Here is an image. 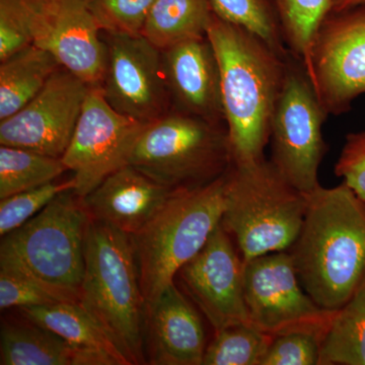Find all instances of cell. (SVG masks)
<instances>
[{
	"mask_svg": "<svg viewBox=\"0 0 365 365\" xmlns=\"http://www.w3.org/2000/svg\"><path fill=\"white\" fill-rule=\"evenodd\" d=\"M220 71L225 121L234 163L265 158L288 59L245 29L213 14L207 32Z\"/></svg>",
	"mask_w": 365,
	"mask_h": 365,
	"instance_id": "1",
	"label": "cell"
},
{
	"mask_svg": "<svg viewBox=\"0 0 365 365\" xmlns=\"http://www.w3.org/2000/svg\"><path fill=\"white\" fill-rule=\"evenodd\" d=\"M307 195L302 230L288 252L309 297L337 311L365 276V204L345 184Z\"/></svg>",
	"mask_w": 365,
	"mask_h": 365,
	"instance_id": "2",
	"label": "cell"
},
{
	"mask_svg": "<svg viewBox=\"0 0 365 365\" xmlns=\"http://www.w3.org/2000/svg\"><path fill=\"white\" fill-rule=\"evenodd\" d=\"M91 217L73 190L1 237L0 269L30 281L57 302H79Z\"/></svg>",
	"mask_w": 365,
	"mask_h": 365,
	"instance_id": "3",
	"label": "cell"
},
{
	"mask_svg": "<svg viewBox=\"0 0 365 365\" xmlns=\"http://www.w3.org/2000/svg\"><path fill=\"white\" fill-rule=\"evenodd\" d=\"M79 304L130 365L146 364L144 302L130 235L91 220Z\"/></svg>",
	"mask_w": 365,
	"mask_h": 365,
	"instance_id": "4",
	"label": "cell"
},
{
	"mask_svg": "<svg viewBox=\"0 0 365 365\" xmlns=\"http://www.w3.org/2000/svg\"><path fill=\"white\" fill-rule=\"evenodd\" d=\"M307 207V194L292 186L270 160L232 163L220 225L235 240L245 263L292 248Z\"/></svg>",
	"mask_w": 365,
	"mask_h": 365,
	"instance_id": "5",
	"label": "cell"
},
{
	"mask_svg": "<svg viewBox=\"0 0 365 365\" xmlns=\"http://www.w3.org/2000/svg\"><path fill=\"white\" fill-rule=\"evenodd\" d=\"M227 174L200 188L175 191L131 242L145 307L175 282L222 222Z\"/></svg>",
	"mask_w": 365,
	"mask_h": 365,
	"instance_id": "6",
	"label": "cell"
},
{
	"mask_svg": "<svg viewBox=\"0 0 365 365\" xmlns=\"http://www.w3.org/2000/svg\"><path fill=\"white\" fill-rule=\"evenodd\" d=\"M232 163L227 125L179 110L146 124L129 160L172 191L206 186L227 174Z\"/></svg>",
	"mask_w": 365,
	"mask_h": 365,
	"instance_id": "7",
	"label": "cell"
},
{
	"mask_svg": "<svg viewBox=\"0 0 365 365\" xmlns=\"http://www.w3.org/2000/svg\"><path fill=\"white\" fill-rule=\"evenodd\" d=\"M327 117L304 63L290 55L271 122L270 160L292 186L304 194L321 186L319 169L328 150L323 137Z\"/></svg>",
	"mask_w": 365,
	"mask_h": 365,
	"instance_id": "8",
	"label": "cell"
},
{
	"mask_svg": "<svg viewBox=\"0 0 365 365\" xmlns=\"http://www.w3.org/2000/svg\"><path fill=\"white\" fill-rule=\"evenodd\" d=\"M244 294L250 321L273 337L297 331L325 336L335 312L319 307L304 290L288 251L245 262Z\"/></svg>",
	"mask_w": 365,
	"mask_h": 365,
	"instance_id": "9",
	"label": "cell"
},
{
	"mask_svg": "<svg viewBox=\"0 0 365 365\" xmlns=\"http://www.w3.org/2000/svg\"><path fill=\"white\" fill-rule=\"evenodd\" d=\"M145 125L113 109L102 88H91L61 158L67 170L73 172V191L83 198L112 173L129 165Z\"/></svg>",
	"mask_w": 365,
	"mask_h": 365,
	"instance_id": "10",
	"label": "cell"
},
{
	"mask_svg": "<svg viewBox=\"0 0 365 365\" xmlns=\"http://www.w3.org/2000/svg\"><path fill=\"white\" fill-rule=\"evenodd\" d=\"M307 76L328 116L349 111L365 93V4L327 16L314 39Z\"/></svg>",
	"mask_w": 365,
	"mask_h": 365,
	"instance_id": "11",
	"label": "cell"
},
{
	"mask_svg": "<svg viewBox=\"0 0 365 365\" xmlns=\"http://www.w3.org/2000/svg\"><path fill=\"white\" fill-rule=\"evenodd\" d=\"M32 44L51 53L67 71L91 88H101L107 67V46L88 0H30Z\"/></svg>",
	"mask_w": 365,
	"mask_h": 365,
	"instance_id": "12",
	"label": "cell"
},
{
	"mask_svg": "<svg viewBox=\"0 0 365 365\" xmlns=\"http://www.w3.org/2000/svg\"><path fill=\"white\" fill-rule=\"evenodd\" d=\"M91 86L60 67L42 91L0 123V144L49 157L64 155Z\"/></svg>",
	"mask_w": 365,
	"mask_h": 365,
	"instance_id": "13",
	"label": "cell"
},
{
	"mask_svg": "<svg viewBox=\"0 0 365 365\" xmlns=\"http://www.w3.org/2000/svg\"><path fill=\"white\" fill-rule=\"evenodd\" d=\"M106 46L101 88L113 109L143 124L167 114L162 51L143 36L124 34H108Z\"/></svg>",
	"mask_w": 365,
	"mask_h": 365,
	"instance_id": "14",
	"label": "cell"
},
{
	"mask_svg": "<svg viewBox=\"0 0 365 365\" xmlns=\"http://www.w3.org/2000/svg\"><path fill=\"white\" fill-rule=\"evenodd\" d=\"M235 246L220 225L202 250L176 275L182 292L195 302L215 332L251 322L245 300L244 261Z\"/></svg>",
	"mask_w": 365,
	"mask_h": 365,
	"instance_id": "15",
	"label": "cell"
},
{
	"mask_svg": "<svg viewBox=\"0 0 365 365\" xmlns=\"http://www.w3.org/2000/svg\"><path fill=\"white\" fill-rule=\"evenodd\" d=\"M168 91L179 111L225 123L220 66L207 36L163 50Z\"/></svg>",
	"mask_w": 365,
	"mask_h": 365,
	"instance_id": "16",
	"label": "cell"
},
{
	"mask_svg": "<svg viewBox=\"0 0 365 365\" xmlns=\"http://www.w3.org/2000/svg\"><path fill=\"white\" fill-rule=\"evenodd\" d=\"M144 328L148 364L202 365L207 348L202 321L176 283L145 307Z\"/></svg>",
	"mask_w": 365,
	"mask_h": 365,
	"instance_id": "17",
	"label": "cell"
},
{
	"mask_svg": "<svg viewBox=\"0 0 365 365\" xmlns=\"http://www.w3.org/2000/svg\"><path fill=\"white\" fill-rule=\"evenodd\" d=\"M174 192L127 165L106 178L83 200L91 220L132 237L155 217Z\"/></svg>",
	"mask_w": 365,
	"mask_h": 365,
	"instance_id": "18",
	"label": "cell"
},
{
	"mask_svg": "<svg viewBox=\"0 0 365 365\" xmlns=\"http://www.w3.org/2000/svg\"><path fill=\"white\" fill-rule=\"evenodd\" d=\"M0 364L119 365L110 355L76 347L28 319L2 324Z\"/></svg>",
	"mask_w": 365,
	"mask_h": 365,
	"instance_id": "19",
	"label": "cell"
},
{
	"mask_svg": "<svg viewBox=\"0 0 365 365\" xmlns=\"http://www.w3.org/2000/svg\"><path fill=\"white\" fill-rule=\"evenodd\" d=\"M60 67L51 53L34 44L2 60L0 121L13 116L30 103Z\"/></svg>",
	"mask_w": 365,
	"mask_h": 365,
	"instance_id": "20",
	"label": "cell"
},
{
	"mask_svg": "<svg viewBox=\"0 0 365 365\" xmlns=\"http://www.w3.org/2000/svg\"><path fill=\"white\" fill-rule=\"evenodd\" d=\"M19 309L24 318L52 331L76 347L103 352L113 357L119 365H130L79 302H58Z\"/></svg>",
	"mask_w": 365,
	"mask_h": 365,
	"instance_id": "21",
	"label": "cell"
},
{
	"mask_svg": "<svg viewBox=\"0 0 365 365\" xmlns=\"http://www.w3.org/2000/svg\"><path fill=\"white\" fill-rule=\"evenodd\" d=\"M213 11L210 0H155L143 36L160 51L205 37Z\"/></svg>",
	"mask_w": 365,
	"mask_h": 365,
	"instance_id": "22",
	"label": "cell"
},
{
	"mask_svg": "<svg viewBox=\"0 0 365 365\" xmlns=\"http://www.w3.org/2000/svg\"><path fill=\"white\" fill-rule=\"evenodd\" d=\"M319 364L365 365V276L344 306L334 312Z\"/></svg>",
	"mask_w": 365,
	"mask_h": 365,
	"instance_id": "23",
	"label": "cell"
},
{
	"mask_svg": "<svg viewBox=\"0 0 365 365\" xmlns=\"http://www.w3.org/2000/svg\"><path fill=\"white\" fill-rule=\"evenodd\" d=\"M279 21L289 52L304 63L311 64L312 49L319 26L333 11V0H268Z\"/></svg>",
	"mask_w": 365,
	"mask_h": 365,
	"instance_id": "24",
	"label": "cell"
},
{
	"mask_svg": "<svg viewBox=\"0 0 365 365\" xmlns=\"http://www.w3.org/2000/svg\"><path fill=\"white\" fill-rule=\"evenodd\" d=\"M67 170L61 158L14 146L0 148V199L54 182Z\"/></svg>",
	"mask_w": 365,
	"mask_h": 365,
	"instance_id": "25",
	"label": "cell"
},
{
	"mask_svg": "<svg viewBox=\"0 0 365 365\" xmlns=\"http://www.w3.org/2000/svg\"><path fill=\"white\" fill-rule=\"evenodd\" d=\"M273 339L252 322L228 326L215 332L202 365H261Z\"/></svg>",
	"mask_w": 365,
	"mask_h": 365,
	"instance_id": "26",
	"label": "cell"
},
{
	"mask_svg": "<svg viewBox=\"0 0 365 365\" xmlns=\"http://www.w3.org/2000/svg\"><path fill=\"white\" fill-rule=\"evenodd\" d=\"M218 18L245 29L280 54L292 53L285 44L277 14L268 0H210Z\"/></svg>",
	"mask_w": 365,
	"mask_h": 365,
	"instance_id": "27",
	"label": "cell"
},
{
	"mask_svg": "<svg viewBox=\"0 0 365 365\" xmlns=\"http://www.w3.org/2000/svg\"><path fill=\"white\" fill-rule=\"evenodd\" d=\"M73 178L64 182H49L38 188L0 199V235L4 237L37 215L55 197L74 190Z\"/></svg>",
	"mask_w": 365,
	"mask_h": 365,
	"instance_id": "28",
	"label": "cell"
},
{
	"mask_svg": "<svg viewBox=\"0 0 365 365\" xmlns=\"http://www.w3.org/2000/svg\"><path fill=\"white\" fill-rule=\"evenodd\" d=\"M155 0H88L101 31L108 34L143 36Z\"/></svg>",
	"mask_w": 365,
	"mask_h": 365,
	"instance_id": "29",
	"label": "cell"
},
{
	"mask_svg": "<svg viewBox=\"0 0 365 365\" xmlns=\"http://www.w3.org/2000/svg\"><path fill=\"white\" fill-rule=\"evenodd\" d=\"M323 338L321 334L307 331L276 336L261 365L319 364Z\"/></svg>",
	"mask_w": 365,
	"mask_h": 365,
	"instance_id": "30",
	"label": "cell"
},
{
	"mask_svg": "<svg viewBox=\"0 0 365 365\" xmlns=\"http://www.w3.org/2000/svg\"><path fill=\"white\" fill-rule=\"evenodd\" d=\"M29 4L30 0H0V61L32 44Z\"/></svg>",
	"mask_w": 365,
	"mask_h": 365,
	"instance_id": "31",
	"label": "cell"
},
{
	"mask_svg": "<svg viewBox=\"0 0 365 365\" xmlns=\"http://www.w3.org/2000/svg\"><path fill=\"white\" fill-rule=\"evenodd\" d=\"M335 174L365 204V131L346 136Z\"/></svg>",
	"mask_w": 365,
	"mask_h": 365,
	"instance_id": "32",
	"label": "cell"
},
{
	"mask_svg": "<svg viewBox=\"0 0 365 365\" xmlns=\"http://www.w3.org/2000/svg\"><path fill=\"white\" fill-rule=\"evenodd\" d=\"M58 302L30 281L0 269V309L45 306Z\"/></svg>",
	"mask_w": 365,
	"mask_h": 365,
	"instance_id": "33",
	"label": "cell"
},
{
	"mask_svg": "<svg viewBox=\"0 0 365 365\" xmlns=\"http://www.w3.org/2000/svg\"><path fill=\"white\" fill-rule=\"evenodd\" d=\"M365 0H333V11H341L352 7L364 6Z\"/></svg>",
	"mask_w": 365,
	"mask_h": 365,
	"instance_id": "34",
	"label": "cell"
}]
</instances>
